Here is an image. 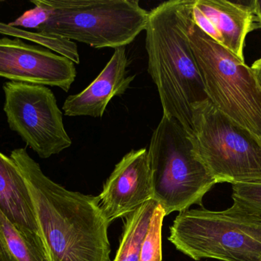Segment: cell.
I'll use <instances>...</instances> for the list:
<instances>
[{"mask_svg":"<svg viewBox=\"0 0 261 261\" xmlns=\"http://www.w3.org/2000/svg\"><path fill=\"white\" fill-rule=\"evenodd\" d=\"M24 176L50 261H110L99 196L69 191L44 175L25 148L11 152Z\"/></svg>","mask_w":261,"mask_h":261,"instance_id":"1","label":"cell"},{"mask_svg":"<svg viewBox=\"0 0 261 261\" xmlns=\"http://www.w3.org/2000/svg\"><path fill=\"white\" fill-rule=\"evenodd\" d=\"M190 0H170L149 12L145 47L149 75L158 89L163 115L193 133L192 107L208 100L189 41Z\"/></svg>","mask_w":261,"mask_h":261,"instance_id":"2","label":"cell"},{"mask_svg":"<svg viewBox=\"0 0 261 261\" xmlns=\"http://www.w3.org/2000/svg\"><path fill=\"white\" fill-rule=\"evenodd\" d=\"M228 209L179 212L169 241L195 260L261 261V210L233 199Z\"/></svg>","mask_w":261,"mask_h":261,"instance_id":"3","label":"cell"},{"mask_svg":"<svg viewBox=\"0 0 261 261\" xmlns=\"http://www.w3.org/2000/svg\"><path fill=\"white\" fill-rule=\"evenodd\" d=\"M187 32L208 99L261 141V90L250 67L204 33L190 17Z\"/></svg>","mask_w":261,"mask_h":261,"instance_id":"4","label":"cell"},{"mask_svg":"<svg viewBox=\"0 0 261 261\" xmlns=\"http://www.w3.org/2000/svg\"><path fill=\"white\" fill-rule=\"evenodd\" d=\"M50 10L36 33L94 49H117L145 31L149 12L132 0H41Z\"/></svg>","mask_w":261,"mask_h":261,"instance_id":"5","label":"cell"},{"mask_svg":"<svg viewBox=\"0 0 261 261\" xmlns=\"http://www.w3.org/2000/svg\"><path fill=\"white\" fill-rule=\"evenodd\" d=\"M153 199L166 216L200 205L216 182L195 155L190 135L163 115L148 150Z\"/></svg>","mask_w":261,"mask_h":261,"instance_id":"6","label":"cell"},{"mask_svg":"<svg viewBox=\"0 0 261 261\" xmlns=\"http://www.w3.org/2000/svg\"><path fill=\"white\" fill-rule=\"evenodd\" d=\"M193 151L216 183L261 184V141L210 100L192 107Z\"/></svg>","mask_w":261,"mask_h":261,"instance_id":"7","label":"cell"},{"mask_svg":"<svg viewBox=\"0 0 261 261\" xmlns=\"http://www.w3.org/2000/svg\"><path fill=\"white\" fill-rule=\"evenodd\" d=\"M3 110L9 128L41 159L72 145L53 92L44 85L8 81L3 86Z\"/></svg>","mask_w":261,"mask_h":261,"instance_id":"8","label":"cell"},{"mask_svg":"<svg viewBox=\"0 0 261 261\" xmlns=\"http://www.w3.org/2000/svg\"><path fill=\"white\" fill-rule=\"evenodd\" d=\"M0 77L15 82L58 87L67 92L76 77L74 63L47 48L18 38H0Z\"/></svg>","mask_w":261,"mask_h":261,"instance_id":"9","label":"cell"},{"mask_svg":"<svg viewBox=\"0 0 261 261\" xmlns=\"http://www.w3.org/2000/svg\"><path fill=\"white\" fill-rule=\"evenodd\" d=\"M99 198L110 224L153 199L147 149L132 150L123 156L104 184Z\"/></svg>","mask_w":261,"mask_h":261,"instance_id":"10","label":"cell"},{"mask_svg":"<svg viewBox=\"0 0 261 261\" xmlns=\"http://www.w3.org/2000/svg\"><path fill=\"white\" fill-rule=\"evenodd\" d=\"M129 64L125 47L115 49L97 78L81 93L70 95L65 100L62 107L64 114L102 117L110 101L124 94L135 79V75H128Z\"/></svg>","mask_w":261,"mask_h":261,"instance_id":"11","label":"cell"},{"mask_svg":"<svg viewBox=\"0 0 261 261\" xmlns=\"http://www.w3.org/2000/svg\"><path fill=\"white\" fill-rule=\"evenodd\" d=\"M194 4L216 28L222 45L242 61L247 35L256 29L254 15L248 5L227 0H194Z\"/></svg>","mask_w":261,"mask_h":261,"instance_id":"12","label":"cell"},{"mask_svg":"<svg viewBox=\"0 0 261 261\" xmlns=\"http://www.w3.org/2000/svg\"><path fill=\"white\" fill-rule=\"evenodd\" d=\"M0 211L23 231L41 236L27 182L15 161L1 152Z\"/></svg>","mask_w":261,"mask_h":261,"instance_id":"13","label":"cell"},{"mask_svg":"<svg viewBox=\"0 0 261 261\" xmlns=\"http://www.w3.org/2000/svg\"><path fill=\"white\" fill-rule=\"evenodd\" d=\"M0 261H50L42 237L25 232L0 211Z\"/></svg>","mask_w":261,"mask_h":261,"instance_id":"14","label":"cell"},{"mask_svg":"<svg viewBox=\"0 0 261 261\" xmlns=\"http://www.w3.org/2000/svg\"><path fill=\"white\" fill-rule=\"evenodd\" d=\"M158 205L150 199L125 216L120 245L113 261H139L143 241Z\"/></svg>","mask_w":261,"mask_h":261,"instance_id":"15","label":"cell"},{"mask_svg":"<svg viewBox=\"0 0 261 261\" xmlns=\"http://www.w3.org/2000/svg\"><path fill=\"white\" fill-rule=\"evenodd\" d=\"M165 216L158 205L143 241L139 261H162V226Z\"/></svg>","mask_w":261,"mask_h":261,"instance_id":"16","label":"cell"},{"mask_svg":"<svg viewBox=\"0 0 261 261\" xmlns=\"http://www.w3.org/2000/svg\"><path fill=\"white\" fill-rule=\"evenodd\" d=\"M31 3L35 5V7L25 11L21 16L9 23V26L37 29L47 21L50 15V9L43 4L41 0H33Z\"/></svg>","mask_w":261,"mask_h":261,"instance_id":"17","label":"cell"},{"mask_svg":"<svg viewBox=\"0 0 261 261\" xmlns=\"http://www.w3.org/2000/svg\"><path fill=\"white\" fill-rule=\"evenodd\" d=\"M232 199L261 210V184H234Z\"/></svg>","mask_w":261,"mask_h":261,"instance_id":"18","label":"cell"},{"mask_svg":"<svg viewBox=\"0 0 261 261\" xmlns=\"http://www.w3.org/2000/svg\"><path fill=\"white\" fill-rule=\"evenodd\" d=\"M249 6L254 15L256 29H261V0L250 2Z\"/></svg>","mask_w":261,"mask_h":261,"instance_id":"19","label":"cell"},{"mask_svg":"<svg viewBox=\"0 0 261 261\" xmlns=\"http://www.w3.org/2000/svg\"><path fill=\"white\" fill-rule=\"evenodd\" d=\"M251 68L261 90V58L254 61Z\"/></svg>","mask_w":261,"mask_h":261,"instance_id":"20","label":"cell"}]
</instances>
